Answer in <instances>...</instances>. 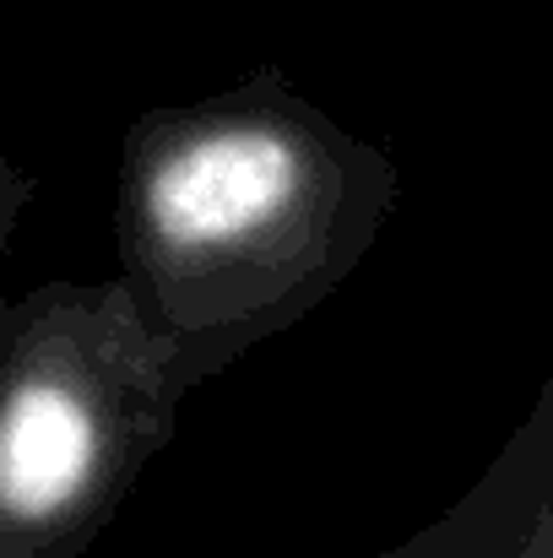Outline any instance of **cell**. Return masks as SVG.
I'll use <instances>...</instances> for the list:
<instances>
[{"label":"cell","instance_id":"1","mask_svg":"<svg viewBox=\"0 0 553 558\" xmlns=\"http://www.w3.org/2000/svg\"><path fill=\"white\" fill-rule=\"evenodd\" d=\"M293 190V158L272 136H212L153 180V222L175 244H212L272 217Z\"/></svg>","mask_w":553,"mask_h":558},{"label":"cell","instance_id":"2","mask_svg":"<svg viewBox=\"0 0 553 558\" xmlns=\"http://www.w3.org/2000/svg\"><path fill=\"white\" fill-rule=\"evenodd\" d=\"M93 466V428L65 390L27 385L5 412L0 494L11 515H49L65 505Z\"/></svg>","mask_w":553,"mask_h":558}]
</instances>
